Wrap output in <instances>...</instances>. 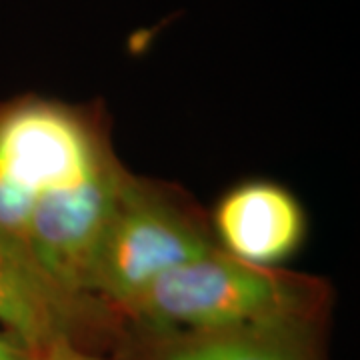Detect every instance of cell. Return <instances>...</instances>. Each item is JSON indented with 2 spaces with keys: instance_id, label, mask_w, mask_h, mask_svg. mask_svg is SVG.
<instances>
[{
  "instance_id": "cell-1",
  "label": "cell",
  "mask_w": 360,
  "mask_h": 360,
  "mask_svg": "<svg viewBox=\"0 0 360 360\" xmlns=\"http://www.w3.org/2000/svg\"><path fill=\"white\" fill-rule=\"evenodd\" d=\"M333 302L335 290L322 276L248 264L217 248L150 284L122 310V319L144 330L328 322Z\"/></svg>"
},
{
  "instance_id": "cell-2",
  "label": "cell",
  "mask_w": 360,
  "mask_h": 360,
  "mask_svg": "<svg viewBox=\"0 0 360 360\" xmlns=\"http://www.w3.org/2000/svg\"><path fill=\"white\" fill-rule=\"evenodd\" d=\"M115 156L110 120L101 104L42 94L0 103V231L25 243L42 198Z\"/></svg>"
},
{
  "instance_id": "cell-3",
  "label": "cell",
  "mask_w": 360,
  "mask_h": 360,
  "mask_svg": "<svg viewBox=\"0 0 360 360\" xmlns=\"http://www.w3.org/2000/svg\"><path fill=\"white\" fill-rule=\"evenodd\" d=\"M217 248L208 210L193 194L130 170L90 266V295L122 316L158 278Z\"/></svg>"
},
{
  "instance_id": "cell-4",
  "label": "cell",
  "mask_w": 360,
  "mask_h": 360,
  "mask_svg": "<svg viewBox=\"0 0 360 360\" xmlns=\"http://www.w3.org/2000/svg\"><path fill=\"white\" fill-rule=\"evenodd\" d=\"M0 324L28 350L70 342L94 354L115 352L129 324L98 296L46 269L13 234L0 231Z\"/></svg>"
},
{
  "instance_id": "cell-5",
  "label": "cell",
  "mask_w": 360,
  "mask_h": 360,
  "mask_svg": "<svg viewBox=\"0 0 360 360\" xmlns=\"http://www.w3.org/2000/svg\"><path fill=\"white\" fill-rule=\"evenodd\" d=\"M129 172L116 155L42 198L30 217L26 246L46 269L78 290L90 292V266Z\"/></svg>"
},
{
  "instance_id": "cell-6",
  "label": "cell",
  "mask_w": 360,
  "mask_h": 360,
  "mask_svg": "<svg viewBox=\"0 0 360 360\" xmlns=\"http://www.w3.org/2000/svg\"><path fill=\"white\" fill-rule=\"evenodd\" d=\"M208 217L219 250L257 266H284L309 238L304 205L288 186L270 179L232 184Z\"/></svg>"
},
{
  "instance_id": "cell-7",
  "label": "cell",
  "mask_w": 360,
  "mask_h": 360,
  "mask_svg": "<svg viewBox=\"0 0 360 360\" xmlns=\"http://www.w3.org/2000/svg\"><path fill=\"white\" fill-rule=\"evenodd\" d=\"M326 322L283 321L217 330L129 326L110 360H324Z\"/></svg>"
},
{
  "instance_id": "cell-8",
  "label": "cell",
  "mask_w": 360,
  "mask_h": 360,
  "mask_svg": "<svg viewBox=\"0 0 360 360\" xmlns=\"http://www.w3.org/2000/svg\"><path fill=\"white\" fill-rule=\"evenodd\" d=\"M26 360H106L101 354H94L90 350L70 345V342H56L51 347L28 350Z\"/></svg>"
},
{
  "instance_id": "cell-9",
  "label": "cell",
  "mask_w": 360,
  "mask_h": 360,
  "mask_svg": "<svg viewBox=\"0 0 360 360\" xmlns=\"http://www.w3.org/2000/svg\"><path fill=\"white\" fill-rule=\"evenodd\" d=\"M28 348H25L16 338L0 333V360H26Z\"/></svg>"
}]
</instances>
